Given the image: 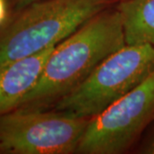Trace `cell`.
<instances>
[{
	"label": "cell",
	"mask_w": 154,
	"mask_h": 154,
	"mask_svg": "<svg viewBox=\"0 0 154 154\" xmlns=\"http://www.w3.org/2000/svg\"><path fill=\"white\" fill-rule=\"evenodd\" d=\"M125 45L116 8L99 12L53 48L36 85L16 109H52Z\"/></svg>",
	"instance_id": "cell-1"
},
{
	"label": "cell",
	"mask_w": 154,
	"mask_h": 154,
	"mask_svg": "<svg viewBox=\"0 0 154 154\" xmlns=\"http://www.w3.org/2000/svg\"><path fill=\"white\" fill-rule=\"evenodd\" d=\"M114 0H39L11 12L0 28V69L57 45Z\"/></svg>",
	"instance_id": "cell-2"
},
{
	"label": "cell",
	"mask_w": 154,
	"mask_h": 154,
	"mask_svg": "<svg viewBox=\"0 0 154 154\" xmlns=\"http://www.w3.org/2000/svg\"><path fill=\"white\" fill-rule=\"evenodd\" d=\"M154 71V46L125 45L102 61L53 110L92 119L126 95Z\"/></svg>",
	"instance_id": "cell-3"
},
{
	"label": "cell",
	"mask_w": 154,
	"mask_h": 154,
	"mask_svg": "<svg viewBox=\"0 0 154 154\" xmlns=\"http://www.w3.org/2000/svg\"><path fill=\"white\" fill-rule=\"evenodd\" d=\"M88 122L53 109H15L0 116V154L77 153Z\"/></svg>",
	"instance_id": "cell-4"
},
{
	"label": "cell",
	"mask_w": 154,
	"mask_h": 154,
	"mask_svg": "<svg viewBox=\"0 0 154 154\" xmlns=\"http://www.w3.org/2000/svg\"><path fill=\"white\" fill-rule=\"evenodd\" d=\"M153 116L154 71L89 120L77 153H123L136 141Z\"/></svg>",
	"instance_id": "cell-5"
},
{
	"label": "cell",
	"mask_w": 154,
	"mask_h": 154,
	"mask_svg": "<svg viewBox=\"0 0 154 154\" xmlns=\"http://www.w3.org/2000/svg\"><path fill=\"white\" fill-rule=\"evenodd\" d=\"M55 46L15 61L0 69V116L15 110L33 89Z\"/></svg>",
	"instance_id": "cell-6"
},
{
	"label": "cell",
	"mask_w": 154,
	"mask_h": 154,
	"mask_svg": "<svg viewBox=\"0 0 154 154\" xmlns=\"http://www.w3.org/2000/svg\"><path fill=\"white\" fill-rule=\"evenodd\" d=\"M116 8L126 45L154 46V0H123Z\"/></svg>",
	"instance_id": "cell-7"
},
{
	"label": "cell",
	"mask_w": 154,
	"mask_h": 154,
	"mask_svg": "<svg viewBox=\"0 0 154 154\" xmlns=\"http://www.w3.org/2000/svg\"><path fill=\"white\" fill-rule=\"evenodd\" d=\"M11 14V8L8 0H0V28L5 23Z\"/></svg>",
	"instance_id": "cell-8"
},
{
	"label": "cell",
	"mask_w": 154,
	"mask_h": 154,
	"mask_svg": "<svg viewBox=\"0 0 154 154\" xmlns=\"http://www.w3.org/2000/svg\"><path fill=\"white\" fill-rule=\"evenodd\" d=\"M140 152L146 154H154V130L150 133L148 137L146 139V140L141 145Z\"/></svg>",
	"instance_id": "cell-9"
},
{
	"label": "cell",
	"mask_w": 154,
	"mask_h": 154,
	"mask_svg": "<svg viewBox=\"0 0 154 154\" xmlns=\"http://www.w3.org/2000/svg\"><path fill=\"white\" fill-rule=\"evenodd\" d=\"M8 1L10 3L11 12H12V11H17L18 9H21L29 4H32L33 2H37L39 0H8Z\"/></svg>",
	"instance_id": "cell-10"
},
{
	"label": "cell",
	"mask_w": 154,
	"mask_h": 154,
	"mask_svg": "<svg viewBox=\"0 0 154 154\" xmlns=\"http://www.w3.org/2000/svg\"><path fill=\"white\" fill-rule=\"evenodd\" d=\"M121 1H123V0H114V2H117V3L118 2H121Z\"/></svg>",
	"instance_id": "cell-11"
}]
</instances>
